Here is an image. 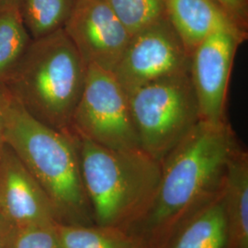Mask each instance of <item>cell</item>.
Instances as JSON below:
<instances>
[{
	"mask_svg": "<svg viewBox=\"0 0 248 248\" xmlns=\"http://www.w3.org/2000/svg\"><path fill=\"white\" fill-rule=\"evenodd\" d=\"M131 36L167 17L164 0H106Z\"/></svg>",
	"mask_w": 248,
	"mask_h": 248,
	"instance_id": "17",
	"label": "cell"
},
{
	"mask_svg": "<svg viewBox=\"0 0 248 248\" xmlns=\"http://www.w3.org/2000/svg\"><path fill=\"white\" fill-rule=\"evenodd\" d=\"M5 142L42 186L58 222L95 223L81 177L75 136L37 121L9 91Z\"/></svg>",
	"mask_w": 248,
	"mask_h": 248,
	"instance_id": "2",
	"label": "cell"
},
{
	"mask_svg": "<svg viewBox=\"0 0 248 248\" xmlns=\"http://www.w3.org/2000/svg\"><path fill=\"white\" fill-rule=\"evenodd\" d=\"M21 0H0V10L1 9H18Z\"/></svg>",
	"mask_w": 248,
	"mask_h": 248,
	"instance_id": "22",
	"label": "cell"
},
{
	"mask_svg": "<svg viewBox=\"0 0 248 248\" xmlns=\"http://www.w3.org/2000/svg\"><path fill=\"white\" fill-rule=\"evenodd\" d=\"M9 91L6 87H0V155L4 146L5 142V110L8 101Z\"/></svg>",
	"mask_w": 248,
	"mask_h": 248,
	"instance_id": "20",
	"label": "cell"
},
{
	"mask_svg": "<svg viewBox=\"0 0 248 248\" xmlns=\"http://www.w3.org/2000/svg\"><path fill=\"white\" fill-rule=\"evenodd\" d=\"M226 248H248V152L233 151L224 177Z\"/></svg>",
	"mask_w": 248,
	"mask_h": 248,
	"instance_id": "12",
	"label": "cell"
},
{
	"mask_svg": "<svg viewBox=\"0 0 248 248\" xmlns=\"http://www.w3.org/2000/svg\"><path fill=\"white\" fill-rule=\"evenodd\" d=\"M190 56L168 17L132 36L113 72L126 93L189 72Z\"/></svg>",
	"mask_w": 248,
	"mask_h": 248,
	"instance_id": "7",
	"label": "cell"
},
{
	"mask_svg": "<svg viewBox=\"0 0 248 248\" xmlns=\"http://www.w3.org/2000/svg\"><path fill=\"white\" fill-rule=\"evenodd\" d=\"M63 30L88 66L112 73L132 37L106 0H76Z\"/></svg>",
	"mask_w": 248,
	"mask_h": 248,
	"instance_id": "9",
	"label": "cell"
},
{
	"mask_svg": "<svg viewBox=\"0 0 248 248\" xmlns=\"http://www.w3.org/2000/svg\"><path fill=\"white\" fill-rule=\"evenodd\" d=\"M0 218L15 229L58 222L44 189L7 144L0 155Z\"/></svg>",
	"mask_w": 248,
	"mask_h": 248,
	"instance_id": "10",
	"label": "cell"
},
{
	"mask_svg": "<svg viewBox=\"0 0 248 248\" xmlns=\"http://www.w3.org/2000/svg\"><path fill=\"white\" fill-rule=\"evenodd\" d=\"M56 222L16 229L9 248H62L55 231Z\"/></svg>",
	"mask_w": 248,
	"mask_h": 248,
	"instance_id": "18",
	"label": "cell"
},
{
	"mask_svg": "<svg viewBox=\"0 0 248 248\" xmlns=\"http://www.w3.org/2000/svg\"><path fill=\"white\" fill-rule=\"evenodd\" d=\"M167 17L191 58L196 48L214 31L226 30L248 40L215 0H164Z\"/></svg>",
	"mask_w": 248,
	"mask_h": 248,
	"instance_id": "11",
	"label": "cell"
},
{
	"mask_svg": "<svg viewBox=\"0 0 248 248\" xmlns=\"http://www.w3.org/2000/svg\"><path fill=\"white\" fill-rule=\"evenodd\" d=\"M55 231L62 248H141L133 234L116 227L57 222Z\"/></svg>",
	"mask_w": 248,
	"mask_h": 248,
	"instance_id": "14",
	"label": "cell"
},
{
	"mask_svg": "<svg viewBox=\"0 0 248 248\" xmlns=\"http://www.w3.org/2000/svg\"><path fill=\"white\" fill-rule=\"evenodd\" d=\"M240 145L230 122L200 121L160 162L150 211L130 232L141 248H164L177 228L222 187L231 155Z\"/></svg>",
	"mask_w": 248,
	"mask_h": 248,
	"instance_id": "1",
	"label": "cell"
},
{
	"mask_svg": "<svg viewBox=\"0 0 248 248\" xmlns=\"http://www.w3.org/2000/svg\"><path fill=\"white\" fill-rule=\"evenodd\" d=\"M235 25L248 33V0H215Z\"/></svg>",
	"mask_w": 248,
	"mask_h": 248,
	"instance_id": "19",
	"label": "cell"
},
{
	"mask_svg": "<svg viewBox=\"0 0 248 248\" xmlns=\"http://www.w3.org/2000/svg\"><path fill=\"white\" fill-rule=\"evenodd\" d=\"M32 42L18 9L0 10V87H6Z\"/></svg>",
	"mask_w": 248,
	"mask_h": 248,
	"instance_id": "15",
	"label": "cell"
},
{
	"mask_svg": "<svg viewBox=\"0 0 248 248\" xmlns=\"http://www.w3.org/2000/svg\"><path fill=\"white\" fill-rule=\"evenodd\" d=\"M76 0H21L19 11L32 40L63 29Z\"/></svg>",
	"mask_w": 248,
	"mask_h": 248,
	"instance_id": "16",
	"label": "cell"
},
{
	"mask_svg": "<svg viewBox=\"0 0 248 248\" xmlns=\"http://www.w3.org/2000/svg\"><path fill=\"white\" fill-rule=\"evenodd\" d=\"M227 232L222 187L189 216L170 237L164 248H226Z\"/></svg>",
	"mask_w": 248,
	"mask_h": 248,
	"instance_id": "13",
	"label": "cell"
},
{
	"mask_svg": "<svg viewBox=\"0 0 248 248\" xmlns=\"http://www.w3.org/2000/svg\"><path fill=\"white\" fill-rule=\"evenodd\" d=\"M95 224L131 232L150 211L161 164L142 149H111L74 134Z\"/></svg>",
	"mask_w": 248,
	"mask_h": 248,
	"instance_id": "3",
	"label": "cell"
},
{
	"mask_svg": "<svg viewBox=\"0 0 248 248\" xmlns=\"http://www.w3.org/2000/svg\"><path fill=\"white\" fill-rule=\"evenodd\" d=\"M247 40L230 31L220 30L205 38L190 58V78L195 90L201 121H227L226 103L233 61Z\"/></svg>",
	"mask_w": 248,
	"mask_h": 248,
	"instance_id": "8",
	"label": "cell"
},
{
	"mask_svg": "<svg viewBox=\"0 0 248 248\" xmlns=\"http://www.w3.org/2000/svg\"><path fill=\"white\" fill-rule=\"evenodd\" d=\"M87 72L88 65L61 29L32 40L6 88L37 121L74 135L73 116Z\"/></svg>",
	"mask_w": 248,
	"mask_h": 248,
	"instance_id": "4",
	"label": "cell"
},
{
	"mask_svg": "<svg viewBox=\"0 0 248 248\" xmlns=\"http://www.w3.org/2000/svg\"><path fill=\"white\" fill-rule=\"evenodd\" d=\"M73 133L111 149H141L129 97L112 72L88 66Z\"/></svg>",
	"mask_w": 248,
	"mask_h": 248,
	"instance_id": "6",
	"label": "cell"
},
{
	"mask_svg": "<svg viewBox=\"0 0 248 248\" xmlns=\"http://www.w3.org/2000/svg\"><path fill=\"white\" fill-rule=\"evenodd\" d=\"M16 229L0 218V248H9Z\"/></svg>",
	"mask_w": 248,
	"mask_h": 248,
	"instance_id": "21",
	"label": "cell"
},
{
	"mask_svg": "<svg viewBox=\"0 0 248 248\" xmlns=\"http://www.w3.org/2000/svg\"><path fill=\"white\" fill-rule=\"evenodd\" d=\"M128 97L141 149L158 162L201 121L189 72L144 85Z\"/></svg>",
	"mask_w": 248,
	"mask_h": 248,
	"instance_id": "5",
	"label": "cell"
}]
</instances>
